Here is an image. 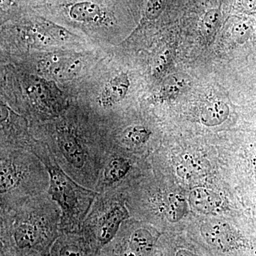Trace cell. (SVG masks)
I'll list each match as a JSON object with an SVG mask.
<instances>
[{
  "mask_svg": "<svg viewBox=\"0 0 256 256\" xmlns=\"http://www.w3.org/2000/svg\"><path fill=\"white\" fill-rule=\"evenodd\" d=\"M50 175L48 193L60 205L64 215L72 218L82 212V197L89 196V191L74 182L58 165H47Z\"/></svg>",
  "mask_w": 256,
  "mask_h": 256,
  "instance_id": "cell-1",
  "label": "cell"
},
{
  "mask_svg": "<svg viewBox=\"0 0 256 256\" xmlns=\"http://www.w3.org/2000/svg\"><path fill=\"white\" fill-rule=\"evenodd\" d=\"M202 240L214 252L225 256L244 252L246 244L240 232L230 224L220 220H210L200 226Z\"/></svg>",
  "mask_w": 256,
  "mask_h": 256,
  "instance_id": "cell-2",
  "label": "cell"
},
{
  "mask_svg": "<svg viewBox=\"0 0 256 256\" xmlns=\"http://www.w3.org/2000/svg\"><path fill=\"white\" fill-rule=\"evenodd\" d=\"M82 60L77 57L50 55L42 60L38 68L42 73L58 80L72 78L80 72Z\"/></svg>",
  "mask_w": 256,
  "mask_h": 256,
  "instance_id": "cell-3",
  "label": "cell"
},
{
  "mask_svg": "<svg viewBox=\"0 0 256 256\" xmlns=\"http://www.w3.org/2000/svg\"><path fill=\"white\" fill-rule=\"evenodd\" d=\"M129 217L128 210L124 204L114 205L99 220L96 238L101 246L108 245L117 235L121 224Z\"/></svg>",
  "mask_w": 256,
  "mask_h": 256,
  "instance_id": "cell-4",
  "label": "cell"
},
{
  "mask_svg": "<svg viewBox=\"0 0 256 256\" xmlns=\"http://www.w3.org/2000/svg\"><path fill=\"white\" fill-rule=\"evenodd\" d=\"M43 227L36 222H26L18 224L14 228L13 238L20 250H32L37 248L45 240Z\"/></svg>",
  "mask_w": 256,
  "mask_h": 256,
  "instance_id": "cell-5",
  "label": "cell"
},
{
  "mask_svg": "<svg viewBox=\"0 0 256 256\" xmlns=\"http://www.w3.org/2000/svg\"><path fill=\"white\" fill-rule=\"evenodd\" d=\"M129 77L126 73H120L106 84L99 96L98 102L102 107H111L124 100L129 90Z\"/></svg>",
  "mask_w": 256,
  "mask_h": 256,
  "instance_id": "cell-6",
  "label": "cell"
},
{
  "mask_svg": "<svg viewBox=\"0 0 256 256\" xmlns=\"http://www.w3.org/2000/svg\"><path fill=\"white\" fill-rule=\"evenodd\" d=\"M58 142L66 160L76 168L85 164L86 154L77 138L68 130L58 132Z\"/></svg>",
  "mask_w": 256,
  "mask_h": 256,
  "instance_id": "cell-7",
  "label": "cell"
},
{
  "mask_svg": "<svg viewBox=\"0 0 256 256\" xmlns=\"http://www.w3.org/2000/svg\"><path fill=\"white\" fill-rule=\"evenodd\" d=\"M188 201L192 206L200 213H214L222 206L223 200L216 192L205 188H194L190 192Z\"/></svg>",
  "mask_w": 256,
  "mask_h": 256,
  "instance_id": "cell-8",
  "label": "cell"
},
{
  "mask_svg": "<svg viewBox=\"0 0 256 256\" xmlns=\"http://www.w3.org/2000/svg\"><path fill=\"white\" fill-rule=\"evenodd\" d=\"M69 16L76 22L97 23L104 20V12L100 6L92 2L75 3L69 10Z\"/></svg>",
  "mask_w": 256,
  "mask_h": 256,
  "instance_id": "cell-9",
  "label": "cell"
},
{
  "mask_svg": "<svg viewBox=\"0 0 256 256\" xmlns=\"http://www.w3.org/2000/svg\"><path fill=\"white\" fill-rule=\"evenodd\" d=\"M230 109L223 101L216 100L207 104L202 109L200 120L202 124L208 127L218 126L228 118Z\"/></svg>",
  "mask_w": 256,
  "mask_h": 256,
  "instance_id": "cell-10",
  "label": "cell"
},
{
  "mask_svg": "<svg viewBox=\"0 0 256 256\" xmlns=\"http://www.w3.org/2000/svg\"><path fill=\"white\" fill-rule=\"evenodd\" d=\"M205 171L206 168L202 160L188 154L184 156L176 168V172L180 178L186 182L198 180L204 176Z\"/></svg>",
  "mask_w": 256,
  "mask_h": 256,
  "instance_id": "cell-11",
  "label": "cell"
},
{
  "mask_svg": "<svg viewBox=\"0 0 256 256\" xmlns=\"http://www.w3.org/2000/svg\"><path fill=\"white\" fill-rule=\"evenodd\" d=\"M188 210V203L181 194L170 193L164 203V213L171 223H176L182 218Z\"/></svg>",
  "mask_w": 256,
  "mask_h": 256,
  "instance_id": "cell-12",
  "label": "cell"
},
{
  "mask_svg": "<svg viewBox=\"0 0 256 256\" xmlns=\"http://www.w3.org/2000/svg\"><path fill=\"white\" fill-rule=\"evenodd\" d=\"M1 178H0V188L1 194L13 190L16 188L20 182V173L18 168L9 160H4L1 163Z\"/></svg>",
  "mask_w": 256,
  "mask_h": 256,
  "instance_id": "cell-13",
  "label": "cell"
},
{
  "mask_svg": "<svg viewBox=\"0 0 256 256\" xmlns=\"http://www.w3.org/2000/svg\"><path fill=\"white\" fill-rule=\"evenodd\" d=\"M36 26L46 33L56 42H72L78 38L66 28L44 18H37Z\"/></svg>",
  "mask_w": 256,
  "mask_h": 256,
  "instance_id": "cell-14",
  "label": "cell"
},
{
  "mask_svg": "<svg viewBox=\"0 0 256 256\" xmlns=\"http://www.w3.org/2000/svg\"><path fill=\"white\" fill-rule=\"evenodd\" d=\"M130 169L129 162L124 158H114L108 164L104 172V181L112 184L122 180Z\"/></svg>",
  "mask_w": 256,
  "mask_h": 256,
  "instance_id": "cell-15",
  "label": "cell"
},
{
  "mask_svg": "<svg viewBox=\"0 0 256 256\" xmlns=\"http://www.w3.org/2000/svg\"><path fill=\"white\" fill-rule=\"evenodd\" d=\"M150 130L143 126H134L127 128L124 133L126 142L133 146H140L146 143L150 138Z\"/></svg>",
  "mask_w": 256,
  "mask_h": 256,
  "instance_id": "cell-16",
  "label": "cell"
},
{
  "mask_svg": "<svg viewBox=\"0 0 256 256\" xmlns=\"http://www.w3.org/2000/svg\"><path fill=\"white\" fill-rule=\"evenodd\" d=\"M184 86L185 82L183 79L174 76L168 78L160 90V98L163 100L174 99L180 95Z\"/></svg>",
  "mask_w": 256,
  "mask_h": 256,
  "instance_id": "cell-17",
  "label": "cell"
},
{
  "mask_svg": "<svg viewBox=\"0 0 256 256\" xmlns=\"http://www.w3.org/2000/svg\"><path fill=\"white\" fill-rule=\"evenodd\" d=\"M54 252V256H88L82 246L77 242H58Z\"/></svg>",
  "mask_w": 256,
  "mask_h": 256,
  "instance_id": "cell-18",
  "label": "cell"
},
{
  "mask_svg": "<svg viewBox=\"0 0 256 256\" xmlns=\"http://www.w3.org/2000/svg\"><path fill=\"white\" fill-rule=\"evenodd\" d=\"M220 12L213 9L207 12L202 21V28L206 34H210L214 31L220 20Z\"/></svg>",
  "mask_w": 256,
  "mask_h": 256,
  "instance_id": "cell-19",
  "label": "cell"
},
{
  "mask_svg": "<svg viewBox=\"0 0 256 256\" xmlns=\"http://www.w3.org/2000/svg\"><path fill=\"white\" fill-rule=\"evenodd\" d=\"M164 0H148L146 10V18L154 20L159 18L162 12Z\"/></svg>",
  "mask_w": 256,
  "mask_h": 256,
  "instance_id": "cell-20",
  "label": "cell"
},
{
  "mask_svg": "<svg viewBox=\"0 0 256 256\" xmlns=\"http://www.w3.org/2000/svg\"><path fill=\"white\" fill-rule=\"evenodd\" d=\"M250 28L248 24L240 22L234 25L232 35L234 40L238 43L242 44L246 42L250 35Z\"/></svg>",
  "mask_w": 256,
  "mask_h": 256,
  "instance_id": "cell-21",
  "label": "cell"
},
{
  "mask_svg": "<svg viewBox=\"0 0 256 256\" xmlns=\"http://www.w3.org/2000/svg\"><path fill=\"white\" fill-rule=\"evenodd\" d=\"M170 60V52L169 50L162 52L158 57V62L156 66V73H161L166 68V65L169 64Z\"/></svg>",
  "mask_w": 256,
  "mask_h": 256,
  "instance_id": "cell-22",
  "label": "cell"
},
{
  "mask_svg": "<svg viewBox=\"0 0 256 256\" xmlns=\"http://www.w3.org/2000/svg\"><path fill=\"white\" fill-rule=\"evenodd\" d=\"M172 256H201L194 250L186 246H178L175 248Z\"/></svg>",
  "mask_w": 256,
  "mask_h": 256,
  "instance_id": "cell-23",
  "label": "cell"
},
{
  "mask_svg": "<svg viewBox=\"0 0 256 256\" xmlns=\"http://www.w3.org/2000/svg\"><path fill=\"white\" fill-rule=\"evenodd\" d=\"M256 3V0H244V4H245L246 6L250 10H254Z\"/></svg>",
  "mask_w": 256,
  "mask_h": 256,
  "instance_id": "cell-24",
  "label": "cell"
},
{
  "mask_svg": "<svg viewBox=\"0 0 256 256\" xmlns=\"http://www.w3.org/2000/svg\"><path fill=\"white\" fill-rule=\"evenodd\" d=\"M12 0H0V4H1L2 9H6L9 8L12 4Z\"/></svg>",
  "mask_w": 256,
  "mask_h": 256,
  "instance_id": "cell-25",
  "label": "cell"
},
{
  "mask_svg": "<svg viewBox=\"0 0 256 256\" xmlns=\"http://www.w3.org/2000/svg\"><path fill=\"white\" fill-rule=\"evenodd\" d=\"M252 11H254V12L256 13V3L255 6H254V10H252Z\"/></svg>",
  "mask_w": 256,
  "mask_h": 256,
  "instance_id": "cell-26",
  "label": "cell"
}]
</instances>
